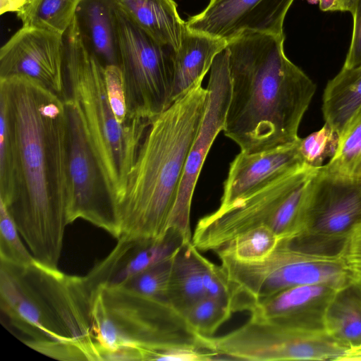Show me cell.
Wrapping results in <instances>:
<instances>
[{"label":"cell","mask_w":361,"mask_h":361,"mask_svg":"<svg viewBox=\"0 0 361 361\" xmlns=\"http://www.w3.org/2000/svg\"><path fill=\"white\" fill-rule=\"evenodd\" d=\"M6 205L0 200V259L27 266L37 260L23 244Z\"/></svg>","instance_id":"f546056e"},{"label":"cell","mask_w":361,"mask_h":361,"mask_svg":"<svg viewBox=\"0 0 361 361\" xmlns=\"http://www.w3.org/2000/svg\"><path fill=\"white\" fill-rule=\"evenodd\" d=\"M361 221V180L322 168L305 195L297 230L284 243L303 252L341 256L353 228Z\"/></svg>","instance_id":"9c48e42d"},{"label":"cell","mask_w":361,"mask_h":361,"mask_svg":"<svg viewBox=\"0 0 361 361\" xmlns=\"http://www.w3.org/2000/svg\"><path fill=\"white\" fill-rule=\"evenodd\" d=\"M175 254L137 275L123 286L168 302L167 295Z\"/></svg>","instance_id":"4dcf8cb0"},{"label":"cell","mask_w":361,"mask_h":361,"mask_svg":"<svg viewBox=\"0 0 361 361\" xmlns=\"http://www.w3.org/2000/svg\"><path fill=\"white\" fill-rule=\"evenodd\" d=\"M188 242L174 230L159 240L118 239L114 249L84 277L91 291L100 285L123 286L133 278L171 257Z\"/></svg>","instance_id":"2e32d148"},{"label":"cell","mask_w":361,"mask_h":361,"mask_svg":"<svg viewBox=\"0 0 361 361\" xmlns=\"http://www.w3.org/2000/svg\"><path fill=\"white\" fill-rule=\"evenodd\" d=\"M90 302L99 355L132 348L142 353L144 360H155L159 353L175 347L209 350L207 337L195 332L166 301L124 286L100 285L91 291Z\"/></svg>","instance_id":"8992f818"},{"label":"cell","mask_w":361,"mask_h":361,"mask_svg":"<svg viewBox=\"0 0 361 361\" xmlns=\"http://www.w3.org/2000/svg\"><path fill=\"white\" fill-rule=\"evenodd\" d=\"M63 38L65 98L71 97L79 104L118 203L152 121L137 119L121 124L109 103L105 67L85 45L75 20Z\"/></svg>","instance_id":"5b68a950"},{"label":"cell","mask_w":361,"mask_h":361,"mask_svg":"<svg viewBox=\"0 0 361 361\" xmlns=\"http://www.w3.org/2000/svg\"><path fill=\"white\" fill-rule=\"evenodd\" d=\"M233 314L227 302L207 296L194 302L183 312L190 328L204 337L213 336Z\"/></svg>","instance_id":"83f0119b"},{"label":"cell","mask_w":361,"mask_h":361,"mask_svg":"<svg viewBox=\"0 0 361 361\" xmlns=\"http://www.w3.org/2000/svg\"><path fill=\"white\" fill-rule=\"evenodd\" d=\"M279 242V238L271 229L260 226L237 235L214 252L219 257L255 262L268 257Z\"/></svg>","instance_id":"4316f807"},{"label":"cell","mask_w":361,"mask_h":361,"mask_svg":"<svg viewBox=\"0 0 361 361\" xmlns=\"http://www.w3.org/2000/svg\"><path fill=\"white\" fill-rule=\"evenodd\" d=\"M341 257L350 271L361 277V221L353 228Z\"/></svg>","instance_id":"e575fe53"},{"label":"cell","mask_w":361,"mask_h":361,"mask_svg":"<svg viewBox=\"0 0 361 361\" xmlns=\"http://www.w3.org/2000/svg\"><path fill=\"white\" fill-rule=\"evenodd\" d=\"M200 80L149 126L118 201L117 239L164 238L190 147L201 125L208 90Z\"/></svg>","instance_id":"3957f363"},{"label":"cell","mask_w":361,"mask_h":361,"mask_svg":"<svg viewBox=\"0 0 361 361\" xmlns=\"http://www.w3.org/2000/svg\"><path fill=\"white\" fill-rule=\"evenodd\" d=\"M117 8L158 42L176 51L186 28L174 0H114Z\"/></svg>","instance_id":"44dd1931"},{"label":"cell","mask_w":361,"mask_h":361,"mask_svg":"<svg viewBox=\"0 0 361 361\" xmlns=\"http://www.w3.org/2000/svg\"><path fill=\"white\" fill-rule=\"evenodd\" d=\"M67 118V221L84 219L118 239L117 200L78 102L63 99Z\"/></svg>","instance_id":"8fae6325"},{"label":"cell","mask_w":361,"mask_h":361,"mask_svg":"<svg viewBox=\"0 0 361 361\" xmlns=\"http://www.w3.org/2000/svg\"><path fill=\"white\" fill-rule=\"evenodd\" d=\"M284 35L246 32L230 40L231 99L224 133L254 153L299 140L314 82L284 51Z\"/></svg>","instance_id":"7a4b0ae2"},{"label":"cell","mask_w":361,"mask_h":361,"mask_svg":"<svg viewBox=\"0 0 361 361\" xmlns=\"http://www.w3.org/2000/svg\"><path fill=\"white\" fill-rule=\"evenodd\" d=\"M74 20L88 50L104 66L118 65L114 0H81Z\"/></svg>","instance_id":"d6986e66"},{"label":"cell","mask_w":361,"mask_h":361,"mask_svg":"<svg viewBox=\"0 0 361 361\" xmlns=\"http://www.w3.org/2000/svg\"><path fill=\"white\" fill-rule=\"evenodd\" d=\"M209 261L192 242L185 244L175 254L167 301L182 314L206 296L204 279Z\"/></svg>","instance_id":"7402d4cb"},{"label":"cell","mask_w":361,"mask_h":361,"mask_svg":"<svg viewBox=\"0 0 361 361\" xmlns=\"http://www.w3.org/2000/svg\"><path fill=\"white\" fill-rule=\"evenodd\" d=\"M310 4H316L319 2V0H307Z\"/></svg>","instance_id":"74e56055"},{"label":"cell","mask_w":361,"mask_h":361,"mask_svg":"<svg viewBox=\"0 0 361 361\" xmlns=\"http://www.w3.org/2000/svg\"><path fill=\"white\" fill-rule=\"evenodd\" d=\"M1 300L11 319L31 336L80 348L88 360H101L83 276L67 275L37 260L4 276Z\"/></svg>","instance_id":"277c9868"},{"label":"cell","mask_w":361,"mask_h":361,"mask_svg":"<svg viewBox=\"0 0 361 361\" xmlns=\"http://www.w3.org/2000/svg\"><path fill=\"white\" fill-rule=\"evenodd\" d=\"M81 0H30L17 13L23 26L51 30L63 35L73 21Z\"/></svg>","instance_id":"d4e9b609"},{"label":"cell","mask_w":361,"mask_h":361,"mask_svg":"<svg viewBox=\"0 0 361 361\" xmlns=\"http://www.w3.org/2000/svg\"><path fill=\"white\" fill-rule=\"evenodd\" d=\"M294 1L209 0L185 24L191 30L227 42L246 32L284 35V20Z\"/></svg>","instance_id":"9a60e30c"},{"label":"cell","mask_w":361,"mask_h":361,"mask_svg":"<svg viewBox=\"0 0 361 361\" xmlns=\"http://www.w3.org/2000/svg\"><path fill=\"white\" fill-rule=\"evenodd\" d=\"M31 348L50 357L60 360H88L85 353L78 346L53 341H28Z\"/></svg>","instance_id":"d6a6232c"},{"label":"cell","mask_w":361,"mask_h":361,"mask_svg":"<svg viewBox=\"0 0 361 361\" xmlns=\"http://www.w3.org/2000/svg\"><path fill=\"white\" fill-rule=\"evenodd\" d=\"M322 169L337 176L361 180V107L345 126L336 153Z\"/></svg>","instance_id":"484cf974"},{"label":"cell","mask_w":361,"mask_h":361,"mask_svg":"<svg viewBox=\"0 0 361 361\" xmlns=\"http://www.w3.org/2000/svg\"><path fill=\"white\" fill-rule=\"evenodd\" d=\"M350 13L353 28L350 45L343 66L351 68L361 65V0H353Z\"/></svg>","instance_id":"836d02e7"},{"label":"cell","mask_w":361,"mask_h":361,"mask_svg":"<svg viewBox=\"0 0 361 361\" xmlns=\"http://www.w3.org/2000/svg\"><path fill=\"white\" fill-rule=\"evenodd\" d=\"M105 73L107 94L117 121L122 125H128L137 119H142L130 118L128 116L126 92L119 66H106Z\"/></svg>","instance_id":"1f68e13d"},{"label":"cell","mask_w":361,"mask_h":361,"mask_svg":"<svg viewBox=\"0 0 361 361\" xmlns=\"http://www.w3.org/2000/svg\"><path fill=\"white\" fill-rule=\"evenodd\" d=\"M228 42L186 27L173 55V101L192 85L203 80L216 56Z\"/></svg>","instance_id":"ffe728a7"},{"label":"cell","mask_w":361,"mask_h":361,"mask_svg":"<svg viewBox=\"0 0 361 361\" xmlns=\"http://www.w3.org/2000/svg\"><path fill=\"white\" fill-rule=\"evenodd\" d=\"M320 169L303 164L229 207L204 216L195 228L193 245L202 251L215 252L237 235L260 226L271 229L280 242L288 241L297 230L305 195Z\"/></svg>","instance_id":"52a82bcc"},{"label":"cell","mask_w":361,"mask_h":361,"mask_svg":"<svg viewBox=\"0 0 361 361\" xmlns=\"http://www.w3.org/2000/svg\"><path fill=\"white\" fill-rule=\"evenodd\" d=\"M207 346L225 360L253 361H336L348 349L326 330L289 329L253 317L228 334L207 337Z\"/></svg>","instance_id":"7c38bea8"},{"label":"cell","mask_w":361,"mask_h":361,"mask_svg":"<svg viewBox=\"0 0 361 361\" xmlns=\"http://www.w3.org/2000/svg\"><path fill=\"white\" fill-rule=\"evenodd\" d=\"M336 361H361V344L348 348Z\"/></svg>","instance_id":"8d00e7d4"},{"label":"cell","mask_w":361,"mask_h":361,"mask_svg":"<svg viewBox=\"0 0 361 361\" xmlns=\"http://www.w3.org/2000/svg\"><path fill=\"white\" fill-rule=\"evenodd\" d=\"M325 330L348 348L361 344V277L337 288L327 307Z\"/></svg>","instance_id":"603a6c76"},{"label":"cell","mask_w":361,"mask_h":361,"mask_svg":"<svg viewBox=\"0 0 361 361\" xmlns=\"http://www.w3.org/2000/svg\"><path fill=\"white\" fill-rule=\"evenodd\" d=\"M340 135L329 125L312 133L298 141V150L305 164L322 168L326 158H331L336 152Z\"/></svg>","instance_id":"f1b7e54d"},{"label":"cell","mask_w":361,"mask_h":361,"mask_svg":"<svg viewBox=\"0 0 361 361\" xmlns=\"http://www.w3.org/2000/svg\"><path fill=\"white\" fill-rule=\"evenodd\" d=\"M116 20L128 116L152 121L173 102L174 49L153 39L116 6Z\"/></svg>","instance_id":"30bf717a"},{"label":"cell","mask_w":361,"mask_h":361,"mask_svg":"<svg viewBox=\"0 0 361 361\" xmlns=\"http://www.w3.org/2000/svg\"><path fill=\"white\" fill-rule=\"evenodd\" d=\"M361 107V65L345 68L330 80L324 91L322 114L325 123L341 135Z\"/></svg>","instance_id":"cb8c5ba5"},{"label":"cell","mask_w":361,"mask_h":361,"mask_svg":"<svg viewBox=\"0 0 361 361\" xmlns=\"http://www.w3.org/2000/svg\"><path fill=\"white\" fill-rule=\"evenodd\" d=\"M63 35L23 26L0 49V78L23 75L64 99Z\"/></svg>","instance_id":"5bb4252c"},{"label":"cell","mask_w":361,"mask_h":361,"mask_svg":"<svg viewBox=\"0 0 361 361\" xmlns=\"http://www.w3.org/2000/svg\"><path fill=\"white\" fill-rule=\"evenodd\" d=\"M298 141L254 153L240 151L230 164L218 209L229 207L305 164L298 150Z\"/></svg>","instance_id":"ac0fdd59"},{"label":"cell","mask_w":361,"mask_h":361,"mask_svg":"<svg viewBox=\"0 0 361 361\" xmlns=\"http://www.w3.org/2000/svg\"><path fill=\"white\" fill-rule=\"evenodd\" d=\"M337 288L329 283L291 287L256 302L250 317L289 329L323 331L326 311Z\"/></svg>","instance_id":"e0dca14e"},{"label":"cell","mask_w":361,"mask_h":361,"mask_svg":"<svg viewBox=\"0 0 361 361\" xmlns=\"http://www.w3.org/2000/svg\"><path fill=\"white\" fill-rule=\"evenodd\" d=\"M207 103L205 112L189 150L169 229L180 233L192 241L190 208L194 190L207 155L219 133L224 130L231 94V82L228 52L225 49L215 58L210 68Z\"/></svg>","instance_id":"4fadbf2b"},{"label":"cell","mask_w":361,"mask_h":361,"mask_svg":"<svg viewBox=\"0 0 361 361\" xmlns=\"http://www.w3.org/2000/svg\"><path fill=\"white\" fill-rule=\"evenodd\" d=\"M14 187L5 204L39 262L58 268L67 221V118L63 99L23 75L0 78Z\"/></svg>","instance_id":"6da1fadb"},{"label":"cell","mask_w":361,"mask_h":361,"mask_svg":"<svg viewBox=\"0 0 361 361\" xmlns=\"http://www.w3.org/2000/svg\"><path fill=\"white\" fill-rule=\"evenodd\" d=\"M353 0H319V6L322 11L350 12Z\"/></svg>","instance_id":"d590c367"},{"label":"cell","mask_w":361,"mask_h":361,"mask_svg":"<svg viewBox=\"0 0 361 361\" xmlns=\"http://www.w3.org/2000/svg\"><path fill=\"white\" fill-rule=\"evenodd\" d=\"M219 258L229 285L233 313L250 312L258 300L291 287L315 283L340 287L354 276L341 256L309 254L284 243L259 261Z\"/></svg>","instance_id":"ba28073f"}]
</instances>
